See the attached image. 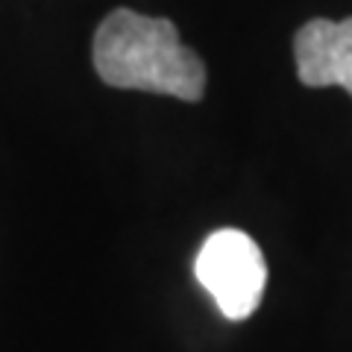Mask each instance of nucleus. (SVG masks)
Returning a JSON list of instances; mask_svg holds the SVG:
<instances>
[{
  "instance_id": "obj_1",
  "label": "nucleus",
  "mask_w": 352,
  "mask_h": 352,
  "mask_svg": "<svg viewBox=\"0 0 352 352\" xmlns=\"http://www.w3.org/2000/svg\"><path fill=\"white\" fill-rule=\"evenodd\" d=\"M97 76L112 88L170 94L197 103L206 91V65L168 18L115 9L94 32L91 47Z\"/></svg>"
},
{
  "instance_id": "obj_2",
  "label": "nucleus",
  "mask_w": 352,
  "mask_h": 352,
  "mask_svg": "<svg viewBox=\"0 0 352 352\" xmlns=\"http://www.w3.org/2000/svg\"><path fill=\"white\" fill-rule=\"evenodd\" d=\"M194 273L229 320H247L258 308L267 285L261 250L241 229H217L208 235L197 252Z\"/></svg>"
},
{
  "instance_id": "obj_3",
  "label": "nucleus",
  "mask_w": 352,
  "mask_h": 352,
  "mask_svg": "<svg viewBox=\"0 0 352 352\" xmlns=\"http://www.w3.org/2000/svg\"><path fill=\"white\" fill-rule=\"evenodd\" d=\"M300 82L308 88L340 85L352 97V18H314L294 36Z\"/></svg>"
}]
</instances>
